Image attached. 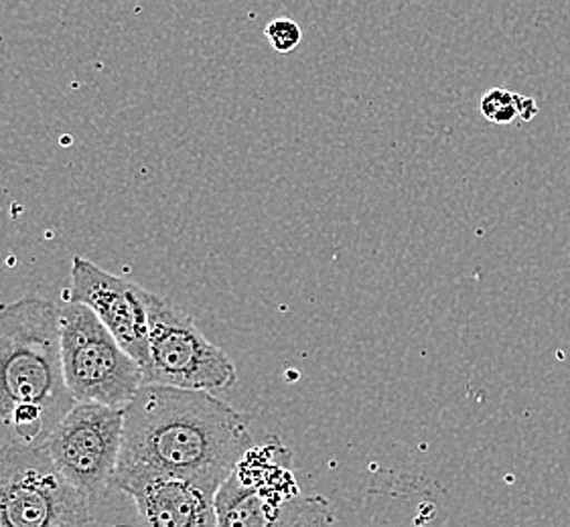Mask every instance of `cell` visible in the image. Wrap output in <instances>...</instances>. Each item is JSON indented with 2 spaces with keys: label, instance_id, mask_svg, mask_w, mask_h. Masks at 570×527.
<instances>
[{
  "label": "cell",
  "instance_id": "7",
  "mask_svg": "<svg viewBox=\"0 0 570 527\" xmlns=\"http://www.w3.org/2000/svg\"><path fill=\"white\" fill-rule=\"evenodd\" d=\"M122 430L125 406L76 401L43 445L63 477L96 509L115 487Z\"/></svg>",
  "mask_w": 570,
  "mask_h": 527
},
{
  "label": "cell",
  "instance_id": "5",
  "mask_svg": "<svg viewBox=\"0 0 570 527\" xmlns=\"http://www.w3.org/2000/svg\"><path fill=\"white\" fill-rule=\"evenodd\" d=\"M96 507L43 447H0V527H81Z\"/></svg>",
  "mask_w": 570,
  "mask_h": 527
},
{
  "label": "cell",
  "instance_id": "11",
  "mask_svg": "<svg viewBox=\"0 0 570 527\" xmlns=\"http://www.w3.org/2000/svg\"><path fill=\"white\" fill-rule=\"evenodd\" d=\"M264 37L276 53L285 56V53H291L301 46L303 29H301L297 21H293L288 17H278V19H273L271 23L266 24Z\"/></svg>",
  "mask_w": 570,
  "mask_h": 527
},
{
  "label": "cell",
  "instance_id": "9",
  "mask_svg": "<svg viewBox=\"0 0 570 527\" xmlns=\"http://www.w3.org/2000/svg\"><path fill=\"white\" fill-rule=\"evenodd\" d=\"M120 491L132 497L138 517L147 526H217L216 494L189 479L155 477L130 483Z\"/></svg>",
  "mask_w": 570,
  "mask_h": 527
},
{
  "label": "cell",
  "instance_id": "1",
  "mask_svg": "<svg viewBox=\"0 0 570 527\" xmlns=\"http://www.w3.org/2000/svg\"><path fill=\"white\" fill-rule=\"evenodd\" d=\"M252 418L212 391L142 384L125 406L115 489L155 477L189 479L217 494L254 445Z\"/></svg>",
  "mask_w": 570,
  "mask_h": 527
},
{
  "label": "cell",
  "instance_id": "8",
  "mask_svg": "<svg viewBox=\"0 0 570 527\" xmlns=\"http://www.w3.org/2000/svg\"><path fill=\"white\" fill-rule=\"evenodd\" d=\"M63 300L81 302L94 310L118 344L145 369L149 361V290L76 256Z\"/></svg>",
  "mask_w": 570,
  "mask_h": 527
},
{
  "label": "cell",
  "instance_id": "2",
  "mask_svg": "<svg viewBox=\"0 0 570 527\" xmlns=\"http://www.w3.org/2000/svg\"><path fill=\"white\" fill-rule=\"evenodd\" d=\"M59 310L41 295L0 305V447H43L78 401L63 378Z\"/></svg>",
  "mask_w": 570,
  "mask_h": 527
},
{
  "label": "cell",
  "instance_id": "3",
  "mask_svg": "<svg viewBox=\"0 0 570 527\" xmlns=\"http://www.w3.org/2000/svg\"><path fill=\"white\" fill-rule=\"evenodd\" d=\"M293 455L278 440L252 445L216 494L217 526H330L327 499L303 495L291 470Z\"/></svg>",
  "mask_w": 570,
  "mask_h": 527
},
{
  "label": "cell",
  "instance_id": "6",
  "mask_svg": "<svg viewBox=\"0 0 570 527\" xmlns=\"http://www.w3.org/2000/svg\"><path fill=\"white\" fill-rule=\"evenodd\" d=\"M142 378L145 384L219 391L236 384L238 371L181 307L149 290V361Z\"/></svg>",
  "mask_w": 570,
  "mask_h": 527
},
{
  "label": "cell",
  "instance_id": "4",
  "mask_svg": "<svg viewBox=\"0 0 570 527\" xmlns=\"http://www.w3.org/2000/svg\"><path fill=\"white\" fill-rule=\"evenodd\" d=\"M59 351L63 378L78 401L126 406L145 384L137 359L81 302H61Z\"/></svg>",
  "mask_w": 570,
  "mask_h": 527
},
{
  "label": "cell",
  "instance_id": "10",
  "mask_svg": "<svg viewBox=\"0 0 570 527\" xmlns=\"http://www.w3.org/2000/svg\"><path fill=\"white\" fill-rule=\"evenodd\" d=\"M518 96L505 88H491L490 92L481 98V115L490 120L491 125H512L515 118H520L518 110Z\"/></svg>",
  "mask_w": 570,
  "mask_h": 527
},
{
  "label": "cell",
  "instance_id": "12",
  "mask_svg": "<svg viewBox=\"0 0 570 527\" xmlns=\"http://www.w3.org/2000/svg\"><path fill=\"white\" fill-rule=\"evenodd\" d=\"M518 110H520V118L524 122H530L538 115L537 100L534 98H525V96H518Z\"/></svg>",
  "mask_w": 570,
  "mask_h": 527
}]
</instances>
